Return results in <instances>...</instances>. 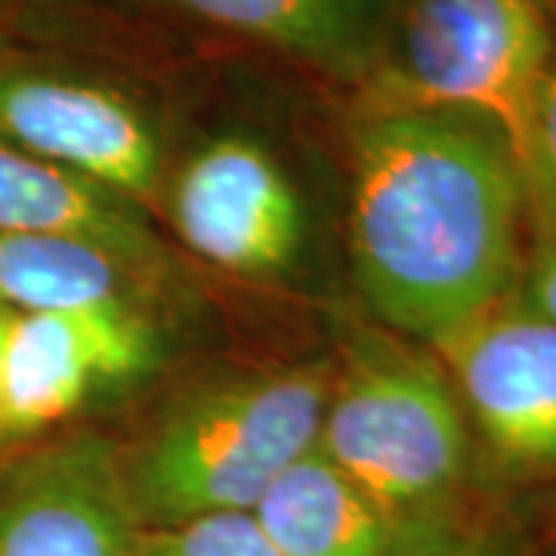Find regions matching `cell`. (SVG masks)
Here are the masks:
<instances>
[{
	"label": "cell",
	"instance_id": "cell-3",
	"mask_svg": "<svg viewBox=\"0 0 556 556\" xmlns=\"http://www.w3.org/2000/svg\"><path fill=\"white\" fill-rule=\"evenodd\" d=\"M331 380V368L313 362L186 399L127 464L142 522L254 510L278 473L316 448Z\"/></svg>",
	"mask_w": 556,
	"mask_h": 556
},
{
	"label": "cell",
	"instance_id": "cell-18",
	"mask_svg": "<svg viewBox=\"0 0 556 556\" xmlns=\"http://www.w3.org/2000/svg\"><path fill=\"white\" fill-rule=\"evenodd\" d=\"M13 309L0 303V442L7 439V424H3V362H7V338H10V325H13Z\"/></svg>",
	"mask_w": 556,
	"mask_h": 556
},
{
	"label": "cell",
	"instance_id": "cell-5",
	"mask_svg": "<svg viewBox=\"0 0 556 556\" xmlns=\"http://www.w3.org/2000/svg\"><path fill=\"white\" fill-rule=\"evenodd\" d=\"M430 350L497 477H556V321L510 294Z\"/></svg>",
	"mask_w": 556,
	"mask_h": 556
},
{
	"label": "cell",
	"instance_id": "cell-10",
	"mask_svg": "<svg viewBox=\"0 0 556 556\" xmlns=\"http://www.w3.org/2000/svg\"><path fill=\"white\" fill-rule=\"evenodd\" d=\"M0 232H47L100 244L139 273L161 263L137 207L90 179L25 152L0 134Z\"/></svg>",
	"mask_w": 556,
	"mask_h": 556
},
{
	"label": "cell",
	"instance_id": "cell-7",
	"mask_svg": "<svg viewBox=\"0 0 556 556\" xmlns=\"http://www.w3.org/2000/svg\"><path fill=\"white\" fill-rule=\"evenodd\" d=\"M127 464L93 433L53 439L0 464V556H139Z\"/></svg>",
	"mask_w": 556,
	"mask_h": 556
},
{
	"label": "cell",
	"instance_id": "cell-4",
	"mask_svg": "<svg viewBox=\"0 0 556 556\" xmlns=\"http://www.w3.org/2000/svg\"><path fill=\"white\" fill-rule=\"evenodd\" d=\"M316 448L399 532L467 501L473 433L433 353L368 338L331 380Z\"/></svg>",
	"mask_w": 556,
	"mask_h": 556
},
{
	"label": "cell",
	"instance_id": "cell-1",
	"mask_svg": "<svg viewBox=\"0 0 556 556\" xmlns=\"http://www.w3.org/2000/svg\"><path fill=\"white\" fill-rule=\"evenodd\" d=\"M526 182L489 124L437 109H362L353 127L350 257L362 298L433 343L517 291Z\"/></svg>",
	"mask_w": 556,
	"mask_h": 556
},
{
	"label": "cell",
	"instance_id": "cell-11",
	"mask_svg": "<svg viewBox=\"0 0 556 556\" xmlns=\"http://www.w3.org/2000/svg\"><path fill=\"white\" fill-rule=\"evenodd\" d=\"M251 514L278 556H393L402 535L318 448L278 473Z\"/></svg>",
	"mask_w": 556,
	"mask_h": 556
},
{
	"label": "cell",
	"instance_id": "cell-9",
	"mask_svg": "<svg viewBox=\"0 0 556 556\" xmlns=\"http://www.w3.org/2000/svg\"><path fill=\"white\" fill-rule=\"evenodd\" d=\"M167 214L199 257L236 276H276L303 241L298 189L251 137L201 146L170 182Z\"/></svg>",
	"mask_w": 556,
	"mask_h": 556
},
{
	"label": "cell",
	"instance_id": "cell-8",
	"mask_svg": "<svg viewBox=\"0 0 556 556\" xmlns=\"http://www.w3.org/2000/svg\"><path fill=\"white\" fill-rule=\"evenodd\" d=\"M155 362L159 334L139 303L16 313L3 362L7 439L38 437L93 390L139 378Z\"/></svg>",
	"mask_w": 556,
	"mask_h": 556
},
{
	"label": "cell",
	"instance_id": "cell-6",
	"mask_svg": "<svg viewBox=\"0 0 556 556\" xmlns=\"http://www.w3.org/2000/svg\"><path fill=\"white\" fill-rule=\"evenodd\" d=\"M0 134L127 201H149L161 182L152 118L127 93L62 68L0 56Z\"/></svg>",
	"mask_w": 556,
	"mask_h": 556
},
{
	"label": "cell",
	"instance_id": "cell-16",
	"mask_svg": "<svg viewBox=\"0 0 556 556\" xmlns=\"http://www.w3.org/2000/svg\"><path fill=\"white\" fill-rule=\"evenodd\" d=\"M551 232H556V43L538 105V192L529 207V241Z\"/></svg>",
	"mask_w": 556,
	"mask_h": 556
},
{
	"label": "cell",
	"instance_id": "cell-13",
	"mask_svg": "<svg viewBox=\"0 0 556 556\" xmlns=\"http://www.w3.org/2000/svg\"><path fill=\"white\" fill-rule=\"evenodd\" d=\"M137 266L100 244L47 232H0V303L13 313L137 303Z\"/></svg>",
	"mask_w": 556,
	"mask_h": 556
},
{
	"label": "cell",
	"instance_id": "cell-20",
	"mask_svg": "<svg viewBox=\"0 0 556 556\" xmlns=\"http://www.w3.org/2000/svg\"><path fill=\"white\" fill-rule=\"evenodd\" d=\"M10 3H20V0H0V10H3V7H10Z\"/></svg>",
	"mask_w": 556,
	"mask_h": 556
},
{
	"label": "cell",
	"instance_id": "cell-12",
	"mask_svg": "<svg viewBox=\"0 0 556 556\" xmlns=\"http://www.w3.org/2000/svg\"><path fill=\"white\" fill-rule=\"evenodd\" d=\"M338 78L362 80L380 38L378 0H164Z\"/></svg>",
	"mask_w": 556,
	"mask_h": 556
},
{
	"label": "cell",
	"instance_id": "cell-19",
	"mask_svg": "<svg viewBox=\"0 0 556 556\" xmlns=\"http://www.w3.org/2000/svg\"><path fill=\"white\" fill-rule=\"evenodd\" d=\"M538 3H541V7H544V10L551 13V20L556 22V0H538Z\"/></svg>",
	"mask_w": 556,
	"mask_h": 556
},
{
	"label": "cell",
	"instance_id": "cell-15",
	"mask_svg": "<svg viewBox=\"0 0 556 556\" xmlns=\"http://www.w3.org/2000/svg\"><path fill=\"white\" fill-rule=\"evenodd\" d=\"M139 556H278L251 510L146 526Z\"/></svg>",
	"mask_w": 556,
	"mask_h": 556
},
{
	"label": "cell",
	"instance_id": "cell-17",
	"mask_svg": "<svg viewBox=\"0 0 556 556\" xmlns=\"http://www.w3.org/2000/svg\"><path fill=\"white\" fill-rule=\"evenodd\" d=\"M517 300L538 316L556 321V232L529 241L522 276L517 281Z\"/></svg>",
	"mask_w": 556,
	"mask_h": 556
},
{
	"label": "cell",
	"instance_id": "cell-21",
	"mask_svg": "<svg viewBox=\"0 0 556 556\" xmlns=\"http://www.w3.org/2000/svg\"><path fill=\"white\" fill-rule=\"evenodd\" d=\"M554 526H556V501H554Z\"/></svg>",
	"mask_w": 556,
	"mask_h": 556
},
{
	"label": "cell",
	"instance_id": "cell-14",
	"mask_svg": "<svg viewBox=\"0 0 556 556\" xmlns=\"http://www.w3.org/2000/svg\"><path fill=\"white\" fill-rule=\"evenodd\" d=\"M393 556H535L532 522L501 504L460 501L402 529Z\"/></svg>",
	"mask_w": 556,
	"mask_h": 556
},
{
	"label": "cell",
	"instance_id": "cell-2",
	"mask_svg": "<svg viewBox=\"0 0 556 556\" xmlns=\"http://www.w3.org/2000/svg\"><path fill=\"white\" fill-rule=\"evenodd\" d=\"M556 25L538 0H402L380 25L362 109H437L489 124L538 192V105Z\"/></svg>",
	"mask_w": 556,
	"mask_h": 556
}]
</instances>
